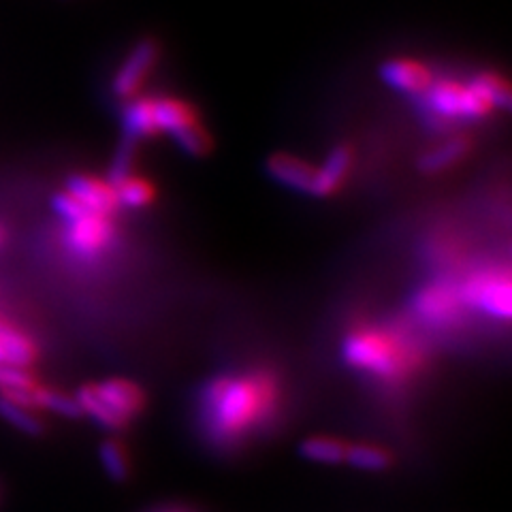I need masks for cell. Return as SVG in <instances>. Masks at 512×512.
<instances>
[{"label":"cell","instance_id":"6da1fadb","mask_svg":"<svg viewBox=\"0 0 512 512\" xmlns=\"http://www.w3.org/2000/svg\"><path fill=\"white\" fill-rule=\"evenodd\" d=\"M414 103L429 126L446 128L483 120L493 111H506L510 86L508 79L495 71H478L468 79L436 77Z\"/></svg>","mask_w":512,"mask_h":512},{"label":"cell","instance_id":"7a4b0ae2","mask_svg":"<svg viewBox=\"0 0 512 512\" xmlns=\"http://www.w3.org/2000/svg\"><path fill=\"white\" fill-rule=\"evenodd\" d=\"M274 406V389L267 378L254 374L222 376L203 393V423L210 436L231 442L259 425Z\"/></svg>","mask_w":512,"mask_h":512},{"label":"cell","instance_id":"3957f363","mask_svg":"<svg viewBox=\"0 0 512 512\" xmlns=\"http://www.w3.org/2000/svg\"><path fill=\"white\" fill-rule=\"evenodd\" d=\"M54 214L64 222V246L79 261H94L114 242V227L109 216L84 210L67 192H56Z\"/></svg>","mask_w":512,"mask_h":512},{"label":"cell","instance_id":"277c9868","mask_svg":"<svg viewBox=\"0 0 512 512\" xmlns=\"http://www.w3.org/2000/svg\"><path fill=\"white\" fill-rule=\"evenodd\" d=\"M77 404L82 414H88L101 427L116 429L137 416L143 406V395L128 380H105L101 384L79 389Z\"/></svg>","mask_w":512,"mask_h":512},{"label":"cell","instance_id":"5b68a950","mask_svg":"<svg viewBox=\"0 0 512 512\" xmlns=\"http://www.w3.org/2000/svg\"><path fill=\"white\" fill-rule=\"evenodd\" d=\"M160 52L163 50H160V43L154 37H143L128 50L114 77H111V92H114L116 99L126 103L139 96L143 84L148 82V77L156 69Z\"/></svg>","mask_w":512,"mask_h":512},{"label":"cell","instance_id":"8992f818","mask_svg":"<svg viewBox=\"0 0 512 512\" xmlns=\"http://www.w3.org/2000/svg\"><path fill=\"white\" fill-rule=\"evenodd\" d=\"M344 359L357 370L393 376L399 370V355L395 346L376 333H352L344 342Z\"/></svg>","mask_w":512,"mask_h":512},{"label":"cell","instance_id":"52a82bcc","mask_svg":"<svg viewBox=\"0 0 512 512\" xmlns=\"http://www.w3.org/2000/svg\"><path fill=\"white\" fill-rule=\"evenodd\" d=\"M378 77L389 90L408 96V99H419V96L434 84L436 73L431 71L429 64H425L419 58L393 56L380 62Z\"/></svg>","mask_w":512,"mask_h":512},{"label":"cell","instance_id":"ba28073f","mask_svg":"<svg viewBox=\"0 0 512 512\" xmlns=\"http://www.w3.org/2000/svg\"><path fill=\"white\" fill-rule=\"evenodd\" d=\"M466 299L493 318L510 316V282L506 276H476L466 286Z\"/></svg>","mask_w":512,"mask_h":512},{"label":"cell","instance_id":"9c48e42d","mask_svg":"<svg viewBox=\"0 0 512 512\" xmlns=\"http://www.w3.org/2000/svg\"><path fill=\"white\" fill-rule=\"evenodd\" d=\"M64 192L71 195L79 205L84 207V210L99 216H111V212L118 207L114 186L99 178H92V175H84V173L71 175Z\"/></svg>","mask_w":512,"mask_h":512},{"label":"cell","instance_id":"30bf717a","mask_svg":"<svg viewBox=\"0 0 512 512\" xmlns=\"http://www.w3.org/2000/svg\"><path fill=\"white\" fill-rule=\"evenodd\" d=\"M352 160H355V156H352V150L346 146V143H340V146L331 148L323 163L314 167L310 195L329 197L333 192H338L352 169Z\"/></svg>","mask_w":512,"mask_h":512},{"label":"cell","instance_id":"8fae6325","mask_svg":"<svg viewBox=\"0 0 512 512\" xmlns=\"http://www.w3.org/2000/svg\"><path fill=\"white\" fill-rule=\"evenodd\" d=\"M156 135H175L182 128L199 122L197 109L178 96H152Z\"/></svg>","mask_w":512,"mask_h":512},{"label":"cell","instance_id":"7c38bea8","mask_svg":"<svg viewBox=\"0 0 512 512\" xmlns=\"http://www.w3.org/2000/svg\"><path fill=\"white\" fill-rule=\"evenodd\" d=\"M267 173L271 180H276L286 188L306 192V195L312 192L314 165H308L306 160H301L299 156L284 154V152L271 154L267 160Z\"/></svg>","mask_w":512,"mask_h":512},{"label":"cell","instance_id":"4fadbf2b","mask_svg":"<svg viewBox=\"0 0 512 512\" xmlns=\"http://www.w3.org/2000/svg\"><path fill=\"white\" fill-rule=\"evenodd\" d=\"M37 361V346L28 335L0 320V365L28 367Z\"/></svg>","mask_w":512,"mask_h":512},{"label":"cell","instance_id":"5bb4252c","mask_svg":"<svg viewBox=\"0 0 512 512\" xmlns=\"http://www.w3.org/2000/svg\"><path fill=\"white\" fill-rule=\"evenodd\" d=\"M468 152H470V139L466 135H453L440 141L438 146L427 150L421 158L419 167L423 173H440V171H446L448 167L457 165Z\"/></svg>","mask_w":512,"mask_h":512},{"label":"cell","instance_id":"9a60e30c","mask_svg":"<svg viewBox=\"0 0 512 512\" xmlns=\"http://www.w3.org/2000/svg\"><path fill=\"white\" fill-rule=\"evenodd\" d=\"M455 295L446 286H431L416 297L414 310L429 323H446L455 314Z\"/></svg>","mask_w":512,"mask_h":512},{"label":"cell","instance_id":"2e32d148","mask_svg":"<svg viewBox=\"0 0 512 512\" xmlns=\"http://www.w3.org/2000/svg\"><path fill=\"white\" fill-rule=\"evenodd\" d=\"M0 416L13 425L18 431L26 436H41L43 434V421L37 410H32L15 399H9L5 395H0Z\"/></svg>","mask_w":512,"mask_h":512},{"label":"cell","instance_id":"e0dca14e","mask_svg":"<svg viewBox=\"0 0 512 512\" xmlns=\"http://www.w3.org/2000/svg\"><path fill=\"white\" fill-rule=\"evenodd\" d=\"M114 186V195L118 207H131V210H137V207H146L154 199V188L150 182L143 178H137V175H126V178L118 180Z\"/></svg>","mask_w":512,"mask_h":512},{"label":"cell","instance_id":"ac0fdd59","mask_svg":"<svg viewBox=\"0 0 512 512\" xmlns=\"http://www.w3.org/2000/svg\"><path fill=\"white\" fill-rule=\"evenodd\" d=\"M346 444L329 438V436H314L301 442V455L314 461V463H327V466H335L346 459Z\"/></svg>","mask_w":512,"mask_h":512},{"label":"cell","instance_id":"d6986e66","mask_svg":"<svg viewBox=\"0 0 512 512\" xmlns=\"http://www.w3.org/2000/svg\"><path fill=\"white\" fill-rule=\"evenodd\" d=\"M346 463L352 468L363 470V472H380L391 466V457L387 451H382L378 446H365L357 444L346 448Z\"/></svg>","mask_w":512,"mask_h":512},{"label":"cell","instance_id":"ffe728a7","mask_svg":"<svg viewBox=\"0 0 512 512\" xmlns=\"http://www.w3.org/2000/svg\"><path fill=\"white\" fill-rule=\"evenodd\" d=\"M171 139L175 141V146L190 156H205L212 148V137L201 126V122L182 128V131L175 133Z\"/></svg>","mask_w":512,"mask_h":512},{"label":"cell","instance_id":"44dd1931","mask_svg":"<svg viewBox=\"0 0 512 512\" xmlns=\"http://www.w3.org/2000/svg\"><path fill=\"white\" fill-rule=\"evenodd\" d=\"M101 463H103V470L114 478V480H124L128 476V455L122 448L120 442L114 440H107L101 444Z\"/></svg>","mask_w":512,"mask_h":512},{"label":"cell","instance_id":"7402d4cb","mask_svg":"<svg viewBox=\"0 0 512 512\" xmlns=\"http://www.w3.org/2000/svg\"><path fill=\"white\" fill-rule=\"evenodd\" d=\"M32 384H37V380L32 378L28 370H22V367H11V365H0V391L28 389Z\"/></svg>","mask_w":512,"mask_h":512},{"label":"cell","instance_id":"603a6c76","mask_svg":"<svg viewBox=\"0 0 512 512\" xmlns=\"http://www.w3.org/2000/svg\"><path fill=\"white\" fill-rule=\"evenodd\" d=\"M3 242H5V231L0 227V246H3Z\"/></svg>","mask_w":512,"mask_h":512}]
</instances>
